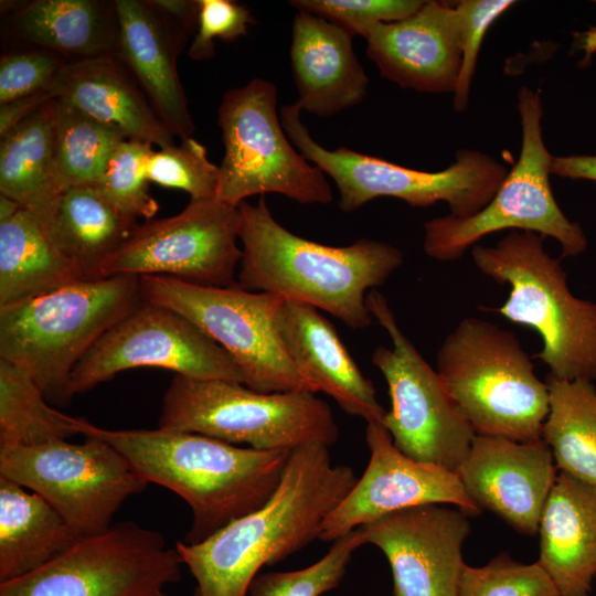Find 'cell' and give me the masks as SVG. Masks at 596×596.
Returning <instances> with one entry per match:
<instances>
[{
    "instance_id": "1",
    "label": "cell",
    "mask_w": 596,
    "mask_h": 596,
    "mask_svg": "<svg viewBox=\"0 0 596 596\" xmlns=\"http://www.w3.org/2000/svg\"><path fill=\"white\" fill-rule=\"evenodd\" d=\"M356 480L351 467L332 464L324 445L291 450L277 490L263 507L196 544L177 543L196 581L194 595L246 596L263 566L319 539L324 520Z\"/></svg>"
},
{
    "instance_id": "2",
    "label": "cell",
    "mask_w": 596,
    "mask_h": 596,
    "mask_svg": "<svg viewBox=\"0 0 596 596\" xmlns=\"http://www.w3.org/2000/svg\"><path fill=\"white\" fill-rule=\"evenodd\" d=\"M83 436L104 439L150 483L190 507L184 543L196 544L234 520L258 510L277 490L291 450H259L196 433L106 429L87 419Z\"/></svg>"
},
{
    "instance_id": "3",
    "label": "cell",
    "mask_w": 596,
    "mask_h": 596,
    "mask_svg": "<svg viewBox=\"0 0 596 596\" xmlns=\"http://www.w3.org/2000/svg\"><path fill=\"white\" fill-rule=\"evenodd\" d=\"M238 213L240 287L307 304L355 330L373 323L368 290L402 266L397 247L368 238L329 246L300 237L275 220L264 195L256 204L240 203Z\"/></svg>"
},
{
    "instance_id": "4",
    "label": "cell",
    "mask_w": 596,
    "mask_h": 596,
    "mask_svg": "<svg viewBox=\"0 0 596 596\" xmlns=\"http://www.w3.org/2000/svg\"><path fill=\"white\" fill-rule=\"evenodd\" d=\"M143 301L140 277L73 281L0 307V359L29 373L46 398L66 402L70 376L93 345Z\"/></svg>"
},
{
    "instance_id": "5",
    "label": "cell",
    "mask_w": 596,
    "mask_h": 596,
    "mask_svg": "<svg viewBox=\"0 0 596 596\" xmlns=\"http://www.w3.org/2000/svg\"><path fill=\"white\" fill-rule=\"evenodd\" d=\"M471 257L493 280L508 284V298L498 308L505 319L534 329L542 349L534 356L560 380L596 381V302L576 297L558 259L543 237L512 231L494 246L476 244Z\"/></svg>"
},
{
    "instance_id": "6",
    "label": "cell",
    "mask_w": 596,
    "mask_h": 596,
    "mask_svg": "<svg viewBox=\"0 0 596 596\" xmlns=\"http://www.w3.org/2000/svg\"><path fill=\"white\" fill-rule=\"evenodd\" d=\"M436 371L477 435L542 439L549 387L511 331L475 317L460 320L437 352Z\"/></svg>"
},
{
    "instance_id": "7",
    "label": "cell",
    "mask_w": 596,
    "mask_h": 596,
    "mask_svg": "<svg viewBox=\"0 0 596 596\" xmlns=\"http://www.w3.org/2000/svg\"><path fill=\"white\" fill-rule=\"evenodd\" d=\"M158 424L259 450L329 447L339 435L330 406L315 393H260L241 383L179 374L164 392Z\"/></svg>"
},
{
    "instance_id": "8",
    "label": "cell",
    "mask_w": 596,
    "mask_h": 596,
    "mask_svg": "<svg viewBox=\"0 0 596 596\" xmlns=\"http://www.w3.org/2000/svg\"><path fill=\"white\" fill-rule=\"evenodd\" d=\"M296 103L284 105L279 117L295 148L334 181L339 207L352 212L365 203L392 196L412 207L446 202L450 214L467 217L493 198L508 170L499 161L477 150L462 149L453 164L428 172L340 147L329 150L310 136Z\"/></svg>"
},
{
    "instance_id": "9",
    "label": "cell",
    "mask_w": 596,
    "mask_h": 596,
    "mask_svg": "<svg viewBox=\"0 0 596 596\" xmlns=\"http://www.w3.org/2000/svg\"><path fill=\"white\" fill-rule=\"evenodd\" d=\"M518 109L522 130L518 161L479 212L467 217L448 214L424 224L423 249L430 258L456 260L482 237L503 230L550 236L560 243L561 257L585 252V232L562 212L552 192L550 166L553 156L542 136L540 92L521 87Z\"/></svg>"
},
{
    "instance_id": "10",
    "label": "cell",
    "mask_w": 596,
    "mask_h": 596,
    "mask_svg": "<svg viewBox=\"0 0 596 596\" xmlns=\"http://www.w3.org/2000/svg\"><path fill=\"white\" fill-rule=\"evenodd\" d=\"M140 288L143 301L180 313L217 343L245 386L260 393L311 392L280 336L284 298L237 284L210 287L166 276H141Z\"/></svg>"
},
{
    "instance_id": "11",
    "label": "cell",
    "mask_w": 596,
    "mask_h": 596,
    "mask_svg": "<svg viewBox=\"0 0 596 596\" xmlns=\"http://www.w3.org/2000/svg\"><path fill=\"white\" fill-rule=\"evenodd\" d=\"M224 156L216 198L238 206L276 193L300 204H327L332 189L287 137L277 113V88L263 78L228 89L217 109Z\"/></svg>"
},
{
    "instance_id": "12",
    "label": "cell",
    "mask_w": 596,
    "mask_h": 596,
    "mask_svg": "<svg viewBox=\"0 0 596 596\" xmlns=\"http://www.w3.org/2000/svg\"><path fill=\"white\" fill-rule=\"evenodd\" d=\"M73 444L0 446V476L41 496L79 536L107 531L123 503L149 482L96 436Z\"/></svg>"
},
{
    "instance_id": "13",
    "label": "cell",
    "mask_w": 596,
    "mask_h": 596,
    "mask_svg": "<svg viewBox=\"0 0 596 596\" xmlns=\"http://www.w3.org/2000/svg\"><path fill=\"white\" fill-rule=\"evenodd\" d=\"M366 306L392 342L391 348L379 345L372 354L391 400L382 425L404 455L456 472L477 434L436 369L401 330L385 296L371 290Z\"/></svg>"
},
{
    "instance_id": "14",
    "label": "cell",
    "mask_w": 596,
    "mask_h": 596,
    "mask_svg": "<svg viewBox=\"0 0 596 596\" xmlns=\"http://www.w3.org/2000/svg\"><path fill=\"white\" fill-rule=\"evenodd\" d=\"M182 564L159 532L123 521L0 583V596H153L180 581Z\"/></svg>"
},
{
    "instance_id": "15",
    "label": "cell",
    "mask_w": 596,
    "mask_h": 596,
    "mask_svg": "<svg viewBox=\"0 0 596 596\" xmlns=\"http://www.w3.org/2000/svg\"><path fill=\"white\" fill-rule=\"evenodd\" d=\"M238 206L217 198L191 201L178 214L136 224L100 265L98 278L166 276L230 287L242 259Z\"/></svg>"
},
{
    "instance_id": "16",
    "label": "cell",
    "mask_w": 596,
    "mask_h": 596,
    "mask_svg": "<svg viewBox=\"0 0 596 596\" xmlns=\"http://www.w3.org/2000/svg\"><path fill=\"white\" fill-rule=\"evenodd\" d=\"M136 368L244 384L232 358L194 323L171 309L142 301L76 364L67 383V400Z\"/></svg>"
},
{
    "instance_id": "17",
    "label": "cell",
    "mask_w": 596,
    "mask_h": 596,
    "mask_svg": "<svg viewBox=\"0 0 596 596\" xmlns=\"http://www.w3.org/2000/svg\"><path fill=\"white\" fill-rule=\"evenodd\" d=\"M368 466L324 520L319 539L334 542L387 513L424 504H451L467 514L481 509L453 470L419 461L398 450L381 423H368Z\"/></svg>"
},
{
    "instance_id": "18",
    "label": "cell",
    "mask_w": 596,
    "mask_h": 596,
    "mask_svg": "<svg viewBox=\"0 0 596 596\" xmlns=\"http://www.w3.org/2000/svg\"><path fill=\"white\" fill-rule=\"evenodd\" d=\"M465 511L424 504L382 515L362 526L364 544L386 556L394 596H456L470 532Z\"/></svg>"
},
{
    "instance_id": "19",
    "label": "cell",
    "mask_w": 596,
    "mask_h": 596,
    "mask_svg": "<svg viewBox=\"0 0 596 596\" xmlns=\"http://www.w3.org/2000/svg\"><path fill=\"white\" fill-rule=\"evenodd\" d=\"M466 492L517 531L534 535L557 476L543 439L517 441L476 435L456 470Z\"/></svg>"
},
{
    "instance_id": "20",
    "label": "cell",
    "mask_w": 596,
    "mask_h": 596,
    "mask_svg": "<svg viewBox=\"0 0 596 596\" xmlns=\"http://www.w3.org/2000/svg\"><path fill=\"white\" fill-rule=\"evenodd\" d=\"M366 55L381 75L401 88L454 94L461 65L456 9L429 0L414 14L375 25L365 38Z\"/></svg>"
},
{
    "instance_id": "21",
    "label": "cell",
    "mask_w": 596,
    "mask_h": 596,
    "mask_svg": "<svg viewBox=\"0 0 596 596\" xmlns=\"http://www.w3.org/2000/svg\"><path fill=\"white\" fill-rule=\"evenodd\" d=\"M118 19L116 54L143 91L160 120L181 139L194 124L177 71L183 31L146 0H115Z\"/></svg>"
},
{
    "instance_id": "22",
    "label": "cell",
    "mask_w": 596,
    "mask_h": 596,
    "mask_svg": "<svg viewBox=\"0 0 596 596\" xmlns=\"http://www.w3.org/2000/svg\"><path fill=\"white\" fill-rule=\"evenodd\" d=\"M279 330L290 359L312 393L323 392L347 414L382 424L386 411L377 401L373 383L363 375L334 326L317 308L285 299Z\"/></svg>"
},
{
    "instance_id": "23",
    "label": "cell",
    "mask_w": 596,
    "mask_h": 596,
    "mask_svg": "<svg viewBox=\"0 0 596 596\" xmlns=\"http://www.w3.org/2000/svg\"><path fill=\"white\" fill-rule=\"evenodd\" d=\"M348 31L313 13L298 10L292 21L290 64L301 110L329 117L356 106L369 78Z\"/></svg>"
},
{
    "instance_id": "24",
    "label": "cell",
    "mask_w": 596,
    "mask_h": 596,
    "mask_svg": "<svg viewBox=\"0 0 596 596\" xmlns=\"http://www.w3.org/2000/svg\"><path fill=\"white\" fill-rule=\"evenodd\" d=\"M47 89L126 139L174 145V135L116 53L68 61Z\"/></svg>"
},
{
    "instance_id": "25",
    "label": "cell",
    "mask_w": 596,
    "mask_h": 596,
    "mask_svg": "<svg viewBox=\"0 0 596 596\" xmlns=\"http://www.w3.org/2000/svg\"><path fill=\"white\" fill-rule=\"evenodd\" d=\"M539 534V563L560 596H590L596 577V487L560 471Z\"/></svg>"
},
{
    "instance_id": "26",
    "label": "cell",
    "mask_w": 596,
    "mask_h": 596,
    "mask_svg": "<svg viewBox=\"0 0 596 596\" xmlns=\"http://www.w3.org/2000/svg\"><path fill=\"white\" fill-rule=\"evenodd\" d=\"M11 28L25 42L70 61L117 52L115 1L34 0L19 4Z\"/></svg>"
},
{
    "instance_id": "27",
    "label": "cell",
    "mask_w": 596,
    "mask_h": 596,
    "mask_svg": "<svg viewBox=\"0 0 596 596\" xmlns=\"http://www.w3.org/2000/svg\"><path fill=\"white\" fill-rule=\"evenodd\" d=\"M78 539L41 496L0 476V583L42 567Z\"/></svg>"
},
{
    "instance_id": "28",
    "label": "cell",
    "mask_w": 596,
    "mask_h": 596,
    "mask_svg": "<svg viewBox=\"0 0 596 596\" xmlns=\"http://www.w3.org/2000/svg\"><path fill=\"white\" fill-rule=\"evenodd\" d=\"M55 98L1 139L0 194L45 223L62 193L54 170Z\"/></svg>"
},
{
    "instance_id": "29",
    "label": "cell",
    "mask_w": 596,
    "mask_h": 596,
    "mask_svg": "<svg viewBox=\"0 0 596 596\" xmlns=\"http://www.w3.org/2000/svg\"><path fill=\"white\" fill-rule=\"evenodd\" d=\"M86 279L45 226L21 209L0 223V307Z\"/></svg>"
},
{
    "instance_id": "30",
    "label": "cell",
    "mask_w": 596,
    "mask_h": 596,
    "mask_svg": "<svg viewBox=\"0 0 596 596\" xmlns=\"http://www.w3.org/2000/svg\"><path fill=\"white\" fill-rule=\"evenodd\" d=\"M42 224L85 278L96 279L103 262L129 237L136 221L121 214L96 189L74 188L58 195Z\"/></svg>"
},
{
    "instance_id": "31",
    "label": "cell",
    "mask_w": 596,
    "mask_h": 596,
    "mask_svg": "<svg viewBox=\"0 0 596 596\" xmlns=\"http://www.w3.org/2000/svg\"><path fill=\"white\" fill-rule=\"evenodd\" d=\"M550 411L542 439L557 470L596 487V386L546 376Z\"/></svg>"
},
{
    "instance_id": "32",
    "label": "cell",
    "mask_w": 596,
    "mask_h": 596,
    "mask_svg": "<svg viewBox=\"0 0 596 596\" xmlns=\"http://www.w3.org/2000/svg\"><path fill=\"white\" fill-rule=\"evenodd\" d=\"M46 401L29 373L0 359V446H38L82 435L85 418Z\"/></svg>"
},
{
    "instance_id": "33",
    "label": "cell",
    "mask_w": 596,
    "mask_h": 596,
    "mask_svg": "<svg viewBox=\"0 0 596 596\" xmlns=\"http://www.w3.org/2000/svg\"><path fill=\"white\" fill-rule=\"evenodd\" d=\"M125 139L117 130L55 98L54 170L60 190L95 188L108 158Z\"/></svg>"
},
{
    "instance_id": "34",
    "label": "cell",
    "mask_w": 596,
    "mask_h": 596,
    "mask_svg": "<svg viewBox=\"0 0 596 596\" xmlns=\"http://www.w3.org/2000/svg\"><path fill=\"white\" fill-rule=\"evenodd\" d=\"M152 145L125 139L108 158L94 189L125 216L151 220L159 205L149 193L147 162Z\"/></svg>"
},
{
    "instance_id": "35",
    "label": "cell",
    "mask_w": 596,
    "mask_h": 596,
    "mask_svg": "<svg viewBox=\"0 0 596 596\" xmlns=\"http://www.w3.org/2000/svg\"><path fill=\"white\" fill-rule=\"evenodd\" d=\"M364 545L360 529L333 542L328 553L308 567L290 572L258 574L249 596H320L343 578L353 553Z\"/></svg>"
},
{
    "instance_id": "36",
    "label": "cell",
    "mask_w": 596,
    "mask_h": 596,
    "mask_svg": "<svg viewBox=\"0 0 596 596\" xmlns=\"http://www.w3.org/2000/svg\"><path fill=\"white\" fill-rule=\"evenodd\" d=\"M220 169L212 163L205 147L194 138L181 139L152 150L147 162L150 182L187 192L191 201L216 198Z\"/></svg>"
},
{
    "instance_id": "37",
    "label": "cell",
    "mask_w": 596,
    "mask_h": 596,
    "mask_svg": "<svg viewBox=\"0 0 596 596\" xmlns=\"http://www.w3.org/2000/svg\"><path fill=\"white\" fill-rule=\"evenodd\" d=\"M456 596H560L538 562L524 564L503 553L480 567L465 565Z\"/></svg>"
},
{
    "instance_id": "38",
    "label": "cell",
    "mask_w": 596,
    "mask_h": 596,
    "mask_svg": "<svg viewBox=\"0 0 596 596\" xmlns=\"http://www.w3.org/2000/svg\"><path fill=\"white\" fill-rule=\"evenodd\" d=\"M297 10L324 18L351 35L366 38L377 24L405 19L424 4L422 0H292Z\"/></svg>"
},
{
    "instance_id": "39",
    "label": "cell",
    "mask_w": 596,
    "mask_h": 596,
    "mask_svg": "<svg viewBox=\"0 0 596 596\" xmlns=\"http://www.w3.org/2000/svg\"><path fill=\"white\" fill-rule=\"evenodd\" d=\"M514 3L512 0H461L454 4L459 21L461 44V65L454 92L456 111H464L468 105L471 79L488 29Z\"/></svg>"
},
{
    "instance_id": "40",
    "label": "cell",
    "mask_w": 596,
    "mask_h": 596,
    "mask_svg": "<svg viewBox=\"0 0 596 596\" xmlns=\"http://www.w3.org/2000/svg\"><path fill=\"white\" fill-rule=\"evenodd\" d=\"M70 60L40 49L4 54L0 61V105L46 91Z\"/></svg>"
},
{
    "instance_id": "41",
    "label": "cell",
    "mask_w": 596,
    "mask_h": 596,
    "mask_svg": "<svg viewBox=\"0 0 596 596\" xmlns=\"http://www.w3.org/2000/svg\"><path fill=\"white\" fill-rule=\"evenodd\" d=\"M198 24L188 55L203 61L214 55V40L235 41L255 23L252 12L230 0H198Z\"/></svg>"
},
{
    "instance_id": "42",
    "label": "cell",
    "mask_w": 596,
    "mask_h": 596,
    "mask_svg": "<svg viewBox=\"0 0 596 596\" xmlns=\"http://www.w3.org/2000/svg\"><path fill=\"white\" fill-rule=\"evenodd\" d=\"M53 98L46 89L0 105V138Z\"/></svg>"
},
{
    "instance_id": "43",
    "label": "cell",
    "mask_w": 596,
    "mask_h": 596,
    "mask_svg": "<svg viewBox=\"0 0 596 596\" xmlns=\"http://www.w3.org/2000/svg\"><path fill=\"white\" fill-rule=\"evenodd\" d=\"M551 174L596 182V155L553 156Z\"/></svg>"
},
{
    "instance_id": "44",
    "label": "cell",
    "mask_w": 596,
    "mask_h": 596,
    "mask_svg": "<svg viewBox=\"0 0 596 596\" xmlns=\"http://www.w3.org/2000/svg\"><path fill=\"white\" fill-rule=\"evenodd\" d=\"M152 8L179 22L187 32H192L198 24L199 4L188 0H146Z\"/></svg>"
},
{
    "instance_id": "45",
    "label": "cell",
    "mask_w": 596,
    "mask_h": 596,
    "mask_svg": "<svg viewBox=\"0 0 596 596\" xmlns=\"http://www.w3.org/2000/svg\"><path fill=\"white\" fill-rule=\"evenodd\" d=\"M575 49L583 52L581 65L583 67L590 64L594 54H596V26H590L583 32L575 34Z\"/></svg>"
},
{
    "instance_id": "46",
    "label": "cell",
    "mask_w": 596,
    "mask_h": 596,
    "mask_svg": "<svg viewBox=\"0 0 596 596\" xmlns=\"http://www.w3.org/2000/svg\"><path fill=\"white\" fill-rule=\"evenodd\" d=\"M21 209L18 202L0 194V223L12 219Z\"/></svg>"
},
{
    "instance_id": "47",
    "label": "cell",
    "mask_w": 596,
    "mask_h": 596,
    "mask_svg": "<svg viewBox=\"0 0 596 596\" xmlns=\"http://www.w3.org/2000/svg\"><path fill=\"white\" fill-rule=\"evenodd\" d=\"M153 596H166V594L163 592L157 594V595H153Z\"/></svg>"
}]
</instances>
